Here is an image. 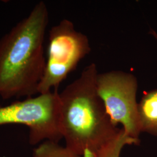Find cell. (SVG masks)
<instances>
[{"label": "cell", "mask_w": 157, "mask_h": 157, "mask_svg": "<svg viewBox=\"0 0 157 157\" xmlns=\"http://www.w3.org/2000/svg\"><path fill=\"white\" fill-rule=\"evenodd\" d=\"M48 22L45 3L40 2L28 17L0 40V96L4 100L32 97L43 76L44 40Z\"/></svg>", "instance_id": "1"}, {"label": "cell", "mask_w": 157, "mask_h": 157, "mask_svg": "<svg viewBox=\"0 0 157 157\" xmlns=\"http://www.w3.org/2000/svg\"><path fill=\"white\" fill-rule=\"evenodd\" d=\"M96 88L112 122L117 126L121 124L126 133L140 140L138 83L135 75L121 71L98 73Z\"/></svg>", "instance_id": "5"}, {"label": "cell", "mask_w": 157, "mask_h": 157, "mask_svg": "<svg viewBox=\"0 0 157 157\" xmlns=\"http://www.w3.org/2000/svg\"><path fill=\"white\" fill-rule=\"evenodd\" d=\"M138 113L141 132L157 136V89L144 93Z\"/></svg>", "instance_id": "6"}, {"label": "cell", "mask_w": 157, "mask_h": 157, "mask_svg": "<svg viewBox=\"0 0 157 157\" xmlns=\"http://www.w3.org/2000/svg\"><path fill=\"white\" fill-rule=\"evenodd\" d=\"M32 157H81L58 143L45 141L34 150Z\"/></svg>", "instance_id": "8"}, {"label": "cell", "mask_w": 157, "mask_h": 157, "mask_svg": "<svg viewBox=\"0 0 157 157\" xmlns=\"http://www.w3.org/2000/svg\"><path fill=\"white\" fill-rule=\"evenodd\" d=\"M10 124L28 126L29 142L32 145L45 141L58 143L63 137L58 90L7 105L0 104V126Z\"/></svg>", "instance_id": "3"}, {"label": "cell", "mask_w": 157, "mask_h": 157, "mask_svg": "<svg viewBox=\"0 0 157 157\" xmlns=\"http://www.w3.org/2000/svg\"><path fill=\"white\" fill-rule=\"evenodd\" d=\"M140 142V140L132 138L126 133L124 129H121L118 135L101 148L95 157H120L124 146L137 145Z\"/></svg>", "instance_id": "7"}, {"label": "cell", "mask_w": 157, "mask_h": 157, "mask_svg": "<svg viewBox=\"0 0 157 157\" xmlns=\"http://www.w3.org/2000/svg\"><path fill=\"white\" fill-rule=\"evenodd\" d=\"M48 40L45 71L37 90L39 94L52 89L58 90L60 84L91 49L88 37L78 32L73 23L67 19L51 28Z\"/></svg>", "instance_id": "4"}, {"label": "cell", "mask_w": 157, "mask_h": 157, "mask_svg": "<svg viewBox=\"0 0 157 157\" xmlns=\"http://www.w3.org/2000/svg\"><path fill=\"white\" fill-rule=\"evenodd\" d=\"M149 33L156 40V41H157V33L156 32V31L151 29Z\"/></svg>", "instance_id": "9"}, {"label": "cell", "mask_w": 157, "mask_h": 157, "mask_svg": "<svg viewBox=\"0 0 157 157\" xmlns=\"http://www.w3.org/2000/svg\"><path fill=\"white\" fill-rule=\"evenodd\" d=\"M95 63L59 93L63 139L68 149L81 157H95L121 129L112 122L96 88Z\"/></svg>", "instance_id": "2"}]
</instances>
